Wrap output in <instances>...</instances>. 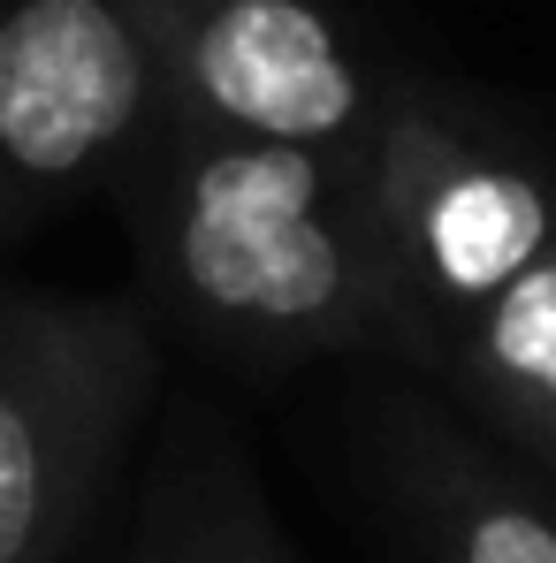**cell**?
Returning <instances> with one entry per match:
<instances>
[{
  "label": "cell",
  "mask_w": 556,
  "mask_h": 563,
  "mask_svg": "<svg viewBox=\"0 0 556 563\" xmlns=\"http://www.w3.org/2000/svg\"><path fill=\"white\" fill-rule=\"evenodd\" d=\"M153 305L237 374L396 358L404 297L373 168L153 130L122 176Z\"/></svg>",
  "instance_id": "obj_1"
},
{
  "label": "cell",
  "mask_w": 556,
  "mask_h": 563,
  "mask_svg": "<svg viewBox=\"0 0 556 563\" xmlns=\"http://www.w3.org/2000/svg\"><path fill=\"white\" fill-rule=\"evenodd\" d=\"M373 190L404 366L458 388L511 457L556 479V161L404 77Z\"/></svg>",
  "instance_id": "obj_2"
},
{
  "label": "cell",
  "mask_w": 556,
  "mask_h": 563,
  "mask_svg": "<svg viewBox=\"0 0 556 563\" xmlns=\"http://www.w3.org/2000/svg\"><path fill=\"white\" fill-rule=\"evenodd\" d=\"M161 404L130 297L0 282V563H77Z\"/></svg>",
  "instance_id": "obj_3"
},
{
  "label": "cell",
  "mask_w": 556,
  "mask_h": 563,
  "mask_svg": "<svg viewBox=\"0 0 556 563\" xmlns=\"http://www.w3.org/2000/svg\"><path fill=\"white\" fill-rule=\"evenodd\" d=\"M153 69L161 130L275 145L381 168L396 69H381L328 0H130Z\"/></svg>",
  "instance_id": "obj_4"
},
{
  "label": "cell",
  "mask_w": 556,
  "mask_h": 563,
  "mask_svg": "<svg viewBox=\"0 0 556 563\" xmlns=\"http://www.w3.org/2000/svg\"><path fill=\"white\" fill-rule=\"evenodd\" d=\"M161 130V69L130 0H0V252L115 190Z\"/></svg>",
  "instance_id": "obj_5"
},
{
  "label": "cell",
  "mask_w": 556,
  "mask_h": 563,
  "mask_svg": "<svg viewBox=\"0 0 556 563\" xmlns=\"http://www.w3.org/2000/svg\"><path fill=\"white\" fill-rule=\"evenodd\" d=\"M367 450L412 563H556V479L503 442L396 396L367 427Z\"/></svg>",
  "instance_id": "obj_6"
},
{
  "label": "cell",
  "mask_w": 556,
  "mask_h": 563,
  "mask_svg": "<svg viewBox=\"0 0 556 563\" xmlns=\"http://www.w3.org/2000/svg\"><path fill=\"white\" fill-rule=\"evenodd\" d=\"M107 563H305V556L282 533L237 427L206 404H176L153 457H145L138 510L115 533Z\"/></svg>",
  "instance_id": "obj_7"
}]
</instances>
